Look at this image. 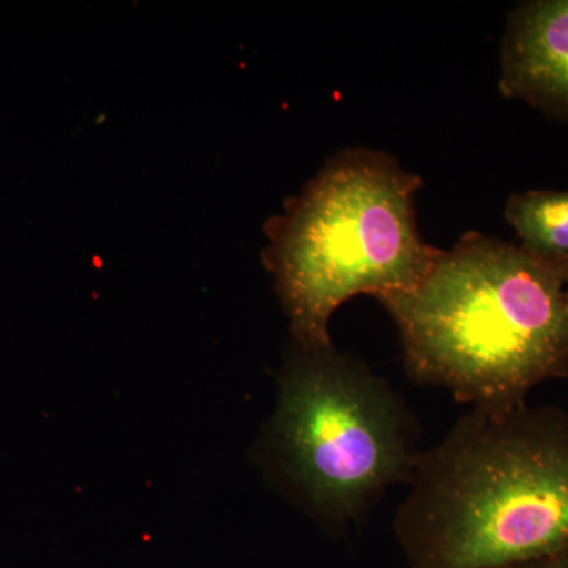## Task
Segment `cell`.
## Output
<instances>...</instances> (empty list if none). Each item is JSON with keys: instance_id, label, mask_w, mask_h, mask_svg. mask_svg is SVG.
<instances>
[{"instance_id": "1", "label": "cell", "mask_w": 568, "mask_h": 568, "mask_svg": "<svg viewBox=\"0 0 568 568\" xmlns=\"http://www.w3.org/2000/svg\"><path fill=\"white\" fill-rule=\"evenodd\" d=\"M409 568H518L568 552V413L470 409L422 452L394 518Z\"/></svg>"}, {"instance_id": "2", "label": "cell", "mask_w": 568, "mask_h": 568, "mask_svg": "<svg viewBox=\"0 0 568 568\" xmlns=\"http://www.w3.org/2000/svg\"><path fill=\"white\" fill-rule=\"evenodd\" d=\"M377 302L398 328L407 376L470 409H515L568 376L567 274L521 246L463 234L420 283Z\"/></svg>"}, {"instance_id": "3", "label": "cell", "mask_w": 568, "mask_h": 568, "mask_svg": "<svg viewBox=\"0 0 568 568\" xmlns=\"http://www.w3.org/2000/svg\"><path fill=\"white\" fill-rule=\"evenodd\" d=\"M422 185L387 153L346 149L287 201L283 215L268 220L264 264L294 345H334L328 325L345 302L403 293L428 274L440 250L418 233Z\"/></svg>"}, {"instance_id": "4", "label": "cell", "mask_w": 568, "mask_h": 568, "mask_svg": "<svg viewBox=\"0 0 568 568\" xmlns=\"http://www.w3.org/2000/svg\"><path fill=\"white\" fill-rule=\"evenodd\" d=\"M420 425L387 379L334 345L291 343L263 439L272 477L324 528L361 525L387 489L410 480Z\"/></svg>"}, {"instance_id": "5", "label": "cell", "mask_w": 568, "mask_h": 568, "mask_svg": "<svg viewBox=\"0 0 568 568\" xmlns=\"http://www.w3.org/2000/svg\"><path fill=\"white\" fill-rule=\"evenodd\" d=\"M499 89L568 121V0H534L508 14Z\"/></svg>"}, {"instance_id": "6", "label": "cell", "mask_w": 568, "mask_h": 568, "mask_svg": "<svg viewBox=\"0 0 568 568\" xmlns=\"http://www.w3.org/2000/svg\"><path fill=\"white\" fill-rule=\"evenodd\" d=\"M504 215L526 253L566 272L568 278V190L514 194Z\"/></svg>"}, {"instance_id": "7", "label": "cell", "mask_w": 568, "mask_h": 568, "mask_svg": "<svg viewBox=\"0 0 568 568\" xmlns=\"http://www.w3.org/2000/svg\"><path fill=\"white\" fill-rule=\"evenodd\" d=\"M518 568H568V552L567 555L556 556V558H549L538 560V562L528 564Z\"/></svg>"}, {"instance_id": "8", "label": "cell", "mask_w": 568, "mask_h": 568, "mask_svg": "<svg viewBox=\"0 0 568 568\" xmlns=\"http://www.w3.org/2000/svg\"><path fill=\"white\" fill-rule=\"evenodd\" d=\"M567 298H568V278H567Z\"/></svg>"}]
</instances>
